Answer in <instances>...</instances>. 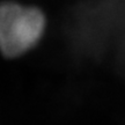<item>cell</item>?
Instances as JSON below:
<instances>
[{"label":"cell","mask_w":125,"mask_h":125,"mask_svg":"<svg viewBox=\"0 0 125 125\" xmlns=\"http://www.w3.org/2000/svg\"><path fill=\"white\" fill-rule=\"evenodd\" d=\"M48 16L40 5L21 0H0V53L5 58L22 57L42 42Z\"/></svg>","instance_id":"cell-1"}]
</instances>
